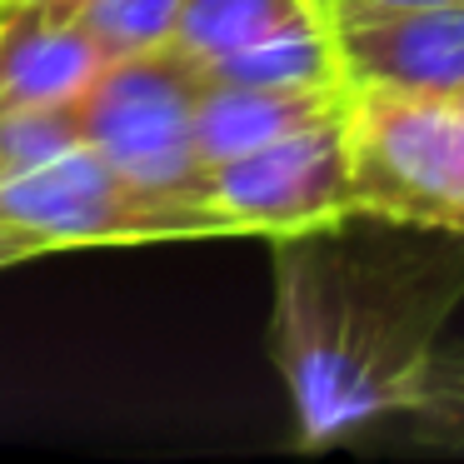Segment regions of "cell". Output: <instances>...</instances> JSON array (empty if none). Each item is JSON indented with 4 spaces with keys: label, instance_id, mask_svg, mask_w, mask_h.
<instances>
[{
    "label": "cell",
    "instance_id": "2e32d148",
    "mask_svg": "<svg viewBox=\"0 0 464 464\" xmlns=\"http://www.w3.org/2000/svg\"><path fill=\"white\" fill-rule=\"evenodd\" d=\"M454 101H459V105H464V91H459V95H454Z\"/></svg>",
    "mask_w": 464,
    "mask_h": 464
},
{
    "label": "cell",
    "instance_id": "8992f818",
    "mask_svg": "<svg viewBox=\"0 0 464 464\" xmlns=\"http://www.w3.org/2000/svg\"><path fill=\"white\" fill-rule=\"evenodd\" d=\"M350 91H464V0H430L330 25Z\"/></svg>",
    "mask_w": 464,
    "mask_h": 464
},
{
    "label": "cell",
    "instance_id": "7a4b0ae2",
    "mask_svg": "<svg viewBox=\"0 0 464 464\" xmlns=\"http://www.w3.org/2000/svg\"><path fill=\"white\" fill-rule=\"evenodd\" d=\"M344 130L354 210L464 230V105L454 95L350 91Z\"/></svg>",
    "mask_w": 464,
    "mask_h": 464
},
{
    "label": "cell",
    "instance_id": "5b68a950",
    "mask_svg": "<svg viewBox=\"0 0 464 464\" xmlns=\"http://www.w3.org/2000/svg\"><path fill=\"white\" fill-rule=\"evenodd\" d=\"M200 195L225 220V235H300L350 215V130L344 105L324 121L205 165Z\"/></svg>",
    "mask_w": 464,
    "mask_h": 464
},
{
    "label": "cell",
    "instance_id": "9c48e42d",
    "mask_svg": "<svg viewBox=\"0 0 464 464\" xmlns=\"http://www.w3.org/2000/svg\"><path fill=\"white\" fill-rule=\"evenodd\" d=\"M200 71L225 85H265V91H330V85H344L334 31L324 25V15H304V21L285 25V31L245 45V51L220 55Z\"/></svg>",
    "mask_w": 464,
    "mask_h": 464
},
{
    "label": "cell",
    "instance_id": "8fae6325",
    "mask_svg": "<svg viewBox=\"0 0 464 464\" xmlns=\"http://www.w3.org/2000/svg\"><path fill=\"white\" fill-rule=\"evenodd\" d=\"M185 0H81L71 21L101 45L111 61L121 55H140L155 51L175 35Z\"/></svg>",
    "mask_w": 464,
    "mask_h": 464
},
{
    "label": "cell",
    "instance_id": "30bf717a",
    "mask_svg": "<svg viewBox=\"0 0 464 464\" xmlns=\"http://www.w3.org/2000/svg\"><path fill=\"white\" fill-rule=\"evenodd\" d=\"M304 15H320L314 0H185L175 35L165 45L190 55L195 65H210L220 55L245 51V45L304 21Z\"/></svg>",
    "mask_w": 464,
    "mask_h": 464
},
{
    "label": "cell",
    "instance_id": "6da1fadb",
    "mask_svg": "<svg viewBox=\"0 0 464 464\" xmlns=\"http://www.w3.org/2000/svg\"><path fill=\"white\" fill-rule=\"evenodd\" d=\"M464 304V230L350 210L275 240L270 360L295 444L330 450L420 410L440 334Z\"/></svg>",
    "mask_w": 464,
    "mask_h": 464
},
{
    "label": "cell",
    "instance_id": "4fadbf2b",
    "mask_svg": "<svg viewBox=\"0 0 464 464\" xmlns=\"http://www.w3.org/2000/svg\"><path fill=\"white\" fill-rule=\"evenodd\" d=\"M41 255H61L45 235H31L21 225H5L0 220V270H15V265H31Z\"/></svg>",
    "mask_w": 464,
    "mask_h": 464
},
{
    "label": "cell",
    "instance_id": "277c9868",
    "mask_svg": "<svg viewBox=\"0 0 464 464\" xmlns=\"http://www.w3.org/2000/svg\"><path fill=\"white\" fill-rule=\"evenodd\" d=\"M205 71L175 45L111 61L71 101L81 140L95 145L115 170L155 190L200 195V155H195V101Z\"/></svg>",
    "mask_w": 464,
    "mask_h": 464
},
{
    "label": "cell",
    "instance_id": "52a82bcc",
    "mask_svg": "<svg viewBox=\"0 0 464 464\" xmlns=\"http://www.w3.org/2000/svg\"><path fill=\"white\" fill-rule=\"evenodd\" d=\"M111 55L75 21L45 11H0V111L71 105Z\"/></svg>",
    "mask_w": 464,
    "mask_h": 464
},
{
    "label": "cell",
    "instance_id": "5bb4252c",
    "mask_svg": "<svg viewBox=\"0 0 464 464\" xmlns=\"http://www.w3.org/2000/svg\"><path fill=\"white\" fill-rule=\"evenodd\" d=\"M404 5H430V0H314V11L324 15V25H344V21L380 15V11H404Z\"/></svg>",
    "mask_w": 464,
    "mask_h": 464
},
{
    "label": "cell",
    "instance_id": "7c38bea8",
    "mask_svg": "<svg viewBox=\"0 0 464 464\" xmlns=\"http://www.w3.org/2000/svg\"><path fill=\"white\" fill-rule=\"evenodd\" d=\"M81 145V125H75L71 105H15L0 111V190L21 175L41 170L61 150Z\"/></svg>",
    "mask_w": 464,
    "mask_h": 464
},
{
    "label": "cell",
    "instance_id": "9a60e30c",
    "mask_svg": "<svg viewBox=\"0 0 464 464\" xmlns=\"http://www.w3.org/2000/svg\"><path fill=\"white\" fill-rule=\"evenodd\" d=\"M81 0H0V11H45V15H61L71 21Z\"/></svg>",
    "mask_w": 464,
    "mask_h": 464
},
{
    "label": "cell",
    "instance_id": "ba28073f",
    "mask_svg": "<svg viewBox=\"0 0 464 464\" xmlns=\"http://www.w3.org/2000/svg\"><path fill=\"white\" fill-rule=\"evenodd\" d=\"M350 101L344 85L330 91H265V85H225L205 75V91L195 101V155L200 165H220L255 145H270L280 135L324 121Z\"/></svg>",
    "mask_w": 464,
    "mask_h": 464
},
{
    "label": "cell",
    "instance_id": "3957f363",
    "mask_svg": "<svg viewBox=\"0 0 464 464\" xmlns=\"http://www.w3.org/2000/svg\"><path fill=\"white\" fill-rule=\"evenodd\" d=\"M0 220L45 235L55 250L81 245H150V240H215L225 220L205 195L155 190L115 170L95 145H71L41 170L0 190Z\"/></svg>",
    "mask_w": 464,
    "mask_h": 464
}]
</instances>
